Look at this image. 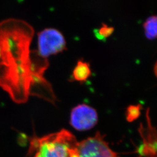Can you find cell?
Returning a JSON list of instances; mask_svg holds the SVG:
<instances>
[{
  "instance_id": "1",
  "label": "cell",
  "mask_w": 157,
  "mask_h": 157,
  "mask_svg": "<svg viewBox=\"0 0 157 157\" xmlns=\"http://www.w3.org/2000/svg\"><path fill=\"white\" fill-rule=\"evenodd\" d=\"M33 33L21 21L0 23V85L17 102L26 100L35 83L49 87L43 77L48 66L47 59L29 49Z\"/></svg>"
},
{
  "instance_id": "2",
  "label": "cell",
  "mask_w": 157,
  "mask_h": 157,
  "mask_svg": "<svg viewBox=\"0 0 157 157\" xmlns=\"http://www.w3.org/2000/svg\"><path fill=\"white\" fill-rule=\"evenodd\" d=\"M78 143L71 132L62 129L42 137H33L28 154L30 157H78Z\"/></svg>"
},
{
  "instance_id": "3",
  "label": "cell",
  "mask_w": 157,
  "mask_h": 157,
  "mask_svg": "<svg viewBox=\"0 0 157 157\" xmlns=\"http://www.w3.org/2000/svg\"><path fill=\"white\" fill-rule=\"evenodd\" d=\"M37 54L45 59L67 48V43L63 35L54 28L44 29L39 32L37 34Z\"/></svg>"
},
{
  "instance_id": "4",
  "label": "cell",
  "mask_w": 157,
  "mask_h": 157,
  "mask_svg": "<svg viewBox=\"0 0 157 157\" xmlns=\"http://www.w3.org/2000/svg\"><path fill=\"white\" fill-rule=\"evenodd\" d=\"M78 157H120L104 140V135L97 132L95 136L78 142Z\"/></svg>"
},
{
  "instance_id": "5",
  "label": "cell",
  "mask_w": 157,
  "mask_h": 157,
  "mask_svg": "<svg viewBox=\"0 0 157 157\" xmlns=\"http://www.w3.org/2000/svg\"><path fill=\"white\" fill-rule=\"evenodd\" d=\"M98 122V113L95 108L86 104L74 107L70 115V124L79 131L93 128Z\"/></svg>"
},
{
  "instance_id": "6",
  "label": "cell",
  "mask_w": 157,
  "mask_h": 157,
  "mask_svg": "<svg viewBox=\"0 0 157 157\" xmlns=\"http://www.w3.org/2000/svg\"><path fill=\"white\" fill-rule=\"evenodd\" d=\"M91 74V71L90 63L82 59H80L73 69L71 79H72V81L76 80L83 82L90 77Z\"/></svg>"
},
{
  "instance_id": "7",
  "label": "cell",
  "mask_w": 157,
  "mask_h": 157,
  "mask_svg": "<svg viewBox=\"0 0 157 157\" xmlns=\"http://www.w3.org/2000/svg\"><path fill=\"white\" fill-rule=\"evenodd\" d=\"M146 36L149 39L157 38V15L148 17L143 24Z\"/></svg>"
},
{
  "instance_id": "8",
  "label": "cell",
  "mask_w": 157,
  "mask_h": 157,
  "mask_svg": "<svg viewBox=\"0 0 157 157\" xmlns=\"http://www.w3.org/2000/svg\"><path fill=\"white\" fill-rule=\"evenodd\" d=\"M114 28L112 26H108L106 23H102L101 27L95 29L94 30V33L95 37L98 39L105 41L107 38L109 37L113 32Z\"/></svg>"
},
{
  "instance_id": "9",
  "label": "cell",
  "mask_w": 157,
  "mask_h": 157,
  "mask_svg": "<svg viewBox=\"0 0 157 157\" xmlns=\"http://www.w3.org/2000/svg\"><path fill=\"white\" fill-rule=\"evenodd\" d=\"M143 105L141 104L136 105H130L126 108V119L129 122H132L139 118L140 115L141 109Z\"/></svg>"
},
{
  "instance_id": "10",
  "label": "cell",
  "mask_w": 157,
  "mask_h": 157,
  "mask_svg": "<svg viewBox=\"0 0 157 157\" xmlns=\"http://www.w3.org/2000/svg\"><path fill=\"white\" fill-rule=\"evenodd\" d=\"M154 73H155V76H157V61L155 63L154 66Z\"/></svg>"
}]
</instances>
